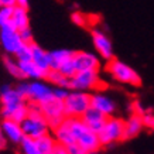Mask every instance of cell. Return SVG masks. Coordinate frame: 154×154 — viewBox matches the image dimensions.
I'll return each mask as SVG.
<instances>
[{"label":"cell","mask_w":154,"mask_h":154,"mask_svg":"<svg viewBox=\"0 0 154 154\" xmlns=\"http://www.w3.org/2000/svg\"><path fill=\"white\" fill-rule=\"evenodd\" d=\"M52 88L48 84L42 82V81H33L28 82L27 85V94L26 99L28 103H34V105H41V103L47 102L48 99H51Z\"/></svg>","instance_id":"cell-10"},{"label":"cell","mask_w":154,"mask_h":154,"mask_svg":"<svg viewBox=\"0 0 154 154\" xmlns=\"http://www.w3.org/2000/svg\"><path fill=\"white\" fill-rule=\"evenodd\" d=\"M45 79H47L50 84L55 85V88L69 89V86H71V79L69 78H66L65 75H62L60 71H57V69H50L48 71L47 75H45Z\"/></svg>","instance_id":"cell-22"},{"label":"cell","mask_w":154,"mask_h":154,"mask_svg":"<svg viewBox=\"0 0 154 154\" xmlns=\"http://www.w3.org/2000/svg\"><path fill=\"white\" fill-rule=\"evenodd\" d=\"M0 44L9 55H16L26 42L21 40L20 33L11 24L0 27Z\"/></svg>","instance_id":"cell-9"},{"label":"cell","mask_w":154,"mask_h":154,"mask_svg":"<svg viewBox=\"0 0 154 154\" xmlns=\"http://www.w3.org/2000/svg\"><path fill=\"white\" fill-rule=\"evenodd\" d=\"M102 85V81L99 78V71H79L71 78V91H91V89H99Z\"/></svg>","instance_id":"cell-8"},{"label":"cell","mask_w":154,"mask_h":154,"mask_svg":"<svg viewBox=\"0 0 154 154\" xmlns=\"http://www.w3.org/2000/svg\"><path fill=\"white\" fill-rule=\"evenodd\" d=\"M2 126V130H3V134H5L6 140L11 141L14 144H20L24 139V133L23 129H21V125L17 123L14 120H10V119H3V122L0 123Z\"/></svg>","instance_id":"cell-14"},{"label":"cell","mask_w":154,"mask_h":154,"mask_svg":"<svg viewBox=\"0 0 154 154\" xmlns=\"http://www.w3.org/2000/svg\"><path fill=\"white\" fill-rule=\"evenodd\" d=\"M6 146H7V140H6L3 130H2V126H0V150H5Z\"/></svg>","instance_id":"cell-35"},{"label":"cell","mask_w":154,"mask_h":154,"mask_svg":"<svg viewBox=\"0 0 154 154\" xmlns=\"http://www.w3.org/2000/svg\"><path fill=\"white\" fill-rule=\"evenodd\" d=\"M91 106L95 107L100 113H103L106 117L113 116V113L116 112V103L109 96L100 94V92L91 94Z\"/></svg>","instance_id":"cell-13"},{"label":"cell","mask_w":154,"mask_h":154,"mask_svg":"<svg viewBox=\"0 0 154 154\" xmlns=\"http://www.w3.org/2000/svg\"><path fill=\"white\" fill-rule=\"evenodd\" d=\"M92 42L99 55L105 61L115 60V52H113V45L110 38L103 33L102 30H92Z\"/></svg>","instance_id":"cell-11"},{"label":"cell","mask_w":154,"mask_h":154,"mask_svg":"<svg viewBox=\"0 0 154 154\" xmlns=\"http://www.w3.org/2000/svg\"><path fill=\"white\" fill-rule=\"evenodd\" d=\"M31 61L40 68V69L47 75L50 68V57H48V51H45L41 45H38L37 42H31Z\"/></svg>","instance_id":"cell-16"},{"label":"cell","mask_w":154,"mask_h":154,"mask_svg":"<svg viewBox=\"0 0 154 154\" xmlns=\"http://www.w3.org/2000/svg\"><path fill=\"white\" fill-rule=\"evenodd\" d=\"M57 71H60L62 75H65L66 78H72L75 74H76V69H75V65H74V61H72V58L71 60H68L66 62H64L62 65L60 66V69H57Z\"/></svg>","instance_id":"cell-26"},{"label":"cell","mask_w":154,"mask_h":154,"mask_svg":"<svg viewBox=\"0 0 154 154\" xmlns=\"http://www.w3.org/2000/svg\"><path fill=\"white\" fill-rule=\"evenodd\" d=\"M144 127L143 123V117L140 115H136L133 113L126 122H125V140L126 139H131L137 136L141 131V129Z\"/></svg>","instance_id":"cell-18"},{"label":"cell","mask_w":154,"mask_h":154,"mask_svg":"<svg viewBox=\"0 0 154 154\" xmlns=\"http://www.w3.org/2000/svg\"><path fill=\"white\" fill-rule=\"evenodd\" d=\"M65 149H66V151H68L69 154H86V151H85L79 144H76V143L68 146V147H65Z\"/></svg>","instance_id":"cell-32"},{"label":"cell","mask_w":154,"mask_h":154,"mask_svg":"<svg viewBox=\"0 0 154 154\" xmlns=\"http://www.w3.org/2000/svg\"><path fill=\"white\" fill-rule=\"evenodd\" d=\"M14 7H2L0 9V27L11 24V16H13Z\"/></svg>","instance_id":"cell-27"},{"label":"cell","mask_w":154,"mask_h":154,"mask_svg":"<svg viewBox=\"0 0 154 154\" xmlns=\"http://www.w3.org/2000/svg\"><path fill=\"white\" fill-rule=\"evenodd\" d=\"M71 19H72V21H74L76 26H81V27H85V26H86V17H85L81 11H74L72 16H71Z\"/></svg>","instance_id":"cell-29"},{"label":"cell","mask_w":154,"mask_h":154,"mask_svg":"<svg viewBox=\"0 0 154 154\" xmlns=\"http://www.w3.org/2000/svg\"><path fill=\"white\" fill-rule=\"evenodd\" d=\"M72 61H74L76 72H79V71H91V69L99 71V68H100L99 57H96L95 54L88 51H75Z\"/></svg>","instance_id":"cell-12"},{"label":"cell","mask_w":154,"mask_h":154,"mask_svg":"<svg viewBox=\"0 0 154 154\" xmlns=\"http://www.w3.org/2000/svg\"><path fill=\"white\" fill-rule=\"evenodd\" d=\"M86 154H98V151H91V153H86Z\"/></svg>","instance_id":"cell-38"},{"label":"cell","mask_w":154,"mask_h":154,"mask_svg":"<svg viewBox=\"0 0 154 154\" xmlns=\"http://www.w3.org/2000/svg\"><path fill=\"white\" fill-rule=\"evenodd\" d=\"M5 68L7 69L11 76H14L16 79H24L23 74H21V69H20L19 61L11 58V57H6L5 58Z\"/></svg>","instance_id":"cell-24"},{"label":"cell","mask_w":154,"mask_h":154,"mask_svg":"<svg viewBox=\"0 0 154 154\" xmlns=\"http://www.w3.org/2000/svg\"><path fill=\"white\" fill-rule=\"evenodd\" d=\"M64 107L66 117H82L91 107V94L82 91H69L64 100Z\"/></svg>","instance_id":"cell-4"},{"label":"cell","mask_w":154,"mask_h":154,"mask_svg":"<svg viewBox=\"0 0 154 154\" xmlns=\"http://www.w3.org/2000/svg\"><path fill=\"white\" fill-rule=\"evenodd\" d=\"M38 106H40V110H41L42 116L45 117V120L48 122V125H50L51 129H55L58 125H61L66 119L64 100L55 99L52 96L51 99H48L47 102L41 103Z\"/></svg>","instance_id":"cell-7"},{"label":"cell","mask_w":154,"mask_h":154,"mask_svg":"<svg viewBox=\"0 0 154 154\" xmlns=\"http://www.w3.org/2000/svg\"><path fill=\"white\" fill-rule=\"evenodd\" d=\"M141 117H143L144 126H147V127H150V129L154 130V115H151V113H144Z\"/></svg>","instance_id":"cell-33"},{"label":"cell","mask_w":154,"mask_h":154,"mask_svg":"<svg viewBox=\"0 0 154 154\" xmlns=\"http://www.w3.org/2000/svg\"><path fill=\"white\" fill-rule=\"evenodd\" d=\"M16 6L23 7V9H28V0H16Z\"/></svg>","instance_id":"cell-37"},{"label":"cell","mask_w":154,"mask_h":154,"mask_svg":"<svg viewBox=\"0 0 154 154\" xmlns=\"http://www.w3.org/2000/svg\"><path fill=\"white\" fill-rule=\"evenodd\" d=\"M82 122H84L85 125L91 129V130L94 131V133H96L98 134L99 131L103 129V126H105V122H106L107 117L103 115V113H100L99 110H96L95 107H89L88 110L82 115Z\"/></svg>","instance_id":"cell-15"},{"label":"cell","mask_w":154,"mask_h":154,"mask_svg":"<svg viewBox=\"0 0 154 154\" xmlns=\"http://www.w3.org/2000/svg\"><path fill=\"white\" fill-rule=\"evenodd\" d=\"M52 154H69V153L66 151V149L64 147V146L57 144V147H55V150H54V153Z\"/></svg>","instance_id":"cell-36"},{"label":"cell","mask_w":154,"mask_h":154,"mask_svg":"<svg viewBox=\"0 0 154 154\" xmlns=\"http://www.w3.org/2000/svg\"><path fill=\"white\" fill-rule=\"evenodd\" d=\"M21 129H23L24 137L35 140L38 137L50 133V125L45 120V117L42 116L40 106L34 105V103H28V115L21 123Z\"/></svg>","instance_id":"cell-3"},{"label":"cell","mask_w":154,"mask_h":154,"mask_svg":"<svg viewBox=\"0 0 154 154\" xmlns=\"http://www.w3.org/2000/svg\"><path fill=\"white\" fill-rule=\"evenodd\" d=\"M20 146H21V153H23V154H42L41 151L37 149L35 141L31 140V139L24 137L23 141L20 143Z\"/></svg>","instance_id":"cell-25"},{"label":"cell","mask_w":154,"mask_h":154,"mask_svg":"<svg viewBox=\"0 0 154 154\" xmlns=\"http://www.w3.org/2000/svg\"><path fill=\"white\" fill-rule=\"evenodd\" d=\"M31 44V42H30ZM30 44H24L20 48V51L16 54V60L17 61H31V45Z\"/></svg>","instance_id":"cell-28"},{"label":"cell","mask_w":154,"mask_h":154,"mask_svg":"<svg viewBox=\"0 0 154 154\" xmlns=\"http://www.w3.org/2000/svg\"><path fill=\"white\" fill-rule=\"evenodd\" d=\"M107 72L120 84L131 85V86H140L141 85V78L137 74V71L119 60H112L109 62Z\"/></svg>","instance_id":"cell-5"},{"label":"cell","mask_w":154,"mask_h":154,"mask_svg":"<svg viewBox=\"0 0 154 154\" xmlns=\"http://www.w3.org/2000/svg\"><path fill=\"white\" fill-rule=\"evenodd\" d=\"M2 7H16V0H0V9Z\"/></svg>","instance_id":"cell-34"},{"label":"cell","mask_w":154,"mask_h":154,"mask_svg":"<svg viewBox=\"0 0 154 154\" xmlns=\"http://www.w3.org/2000/svg\"><path fill=\"white\" fill-rule=\"evenodd\" d=\"M35 146H37V149L41 151L42 154H52L54 153V150L57 147V141L55 139L52 137V134H44L41 137H38L35 139Z\"/></svg>","instance_id":"cell-23"},{"label":"cell","mask_w":154,"mask_h":154,"mask_svg":"<svg viewBox=\"0 0 154 154\" xmlns=\"http://www.w3.org/2000/svg\"><path fill=\"white\" fill-rule=\"evenodd\" d=\"M68 94H69V89H66V88H52V95H54L55 99L65 100Z\"/></svg>","instance_id":"cell-30"},{"label":"cell","mask_w":154,"mask_h":154,"mask_svg":"<svg viewBox=\"0 0 154 154\" xmlns=\"http://www.w3.org/2000/svg\"><path fill=\"white\" fill-rule=\"evenodd\" d=\"M75 51H71V50H54V51L48 52V57H50V68L51 69H60V66L66 62L68 60H71L74 57Z\"/></svg>","instance_id":"cell-21"},{"label":"cell","mask_w":154,"mask_h":154,"mask_svg":"<svg viewBox=\"0 0 154 154\" xmlns=\"http://www.w3.org/2000/svg\"><path fill=\"white\" fill-rule=\"evenodd\" d=\"M66 120H68V126H69V130L76 144H79L86 153L99 151L102 146H100L98 134L91 130L82 122L81 117H66Z\"/></svg>","instance_id":"cell-2"},{"label":"cell","mask_w":154,"mask_h":154,"mask_svg":"<svg viewBox=\"0 0 154 154\" xmlns=\"http://www.w3.org/2000/svg\"><path fill=\"white\" fill-rule=\"evenodd\" d=\"M11 26H13L17 31L30 28V17H28L27 9L16 6L13 9V16H11Z\"/></svg>","instance_id":"cell-19"},{"label":"cell","mask_w":154,"mask_h":154,"mask_svg":"<svg viewBox=\"0 0 154 154\" xmlns=\"http://www.w3.org/2000/svg\"><path fill=\"white\" fill-rule=\"evenodd\" d=\"M0 113L3 119H10L21 123L28 115L27 99L10 85H3L0 88Z\"/></svg>","instance_id":"cell-1"},{"label":"cell","mask_w":154,"mask_h":154,"mask_svg":"<svg viewBox=\"0 0 154 154\" xmlns=\"http://www.w3.org/2000/svg\"><path fill=\"white\" fill-rule=\"evenodd\" d=\"M20 69L23 74L24 79H34V81H40V79H45V74L38 68L33 61H19Z\"/></svg>","instance_id":"cell-20"},{"label":"cell","mask_w":154,"mask_h":154,"mask_svg":"<svg viewBox=\"0 0 154 154\" xmlns=\"http://www.w3.org/2000/svg\"><path fill=\"white\" fill-rule=\"evenodd\" d=\"M19 33H20L21 40H23L26 44L33 42V33H31V28H26V30H21V31H19Z\"/></svg>","instance_id":"cell-31"},{"label":"cell","mask_w":154,"mask_h":154,"mask_svg":"<svg viewBox=\"0 0 154 154\" xmlns=\"http://www.w3.org/2000/svg\"><path fill=\"white\" fill-rule=\"evenodd\" d=\"M52 137L55 139L57 144L64 146V147H68V146H71V144H74L75 143L66 119L62 122L61 125H58L55 129H52Z\"/></svg>","instance_id":"cell-17"},{"label":"cell","mask_w":154,"mask_h":154,"mask_svg":"<svg viewBox=\"0 0 154 154\" xmlns=\"http://www.w3.org/2000/svg\"><path fill=\"white\" fill-rule=\"evenodd\" d=\"M100 146H109L116 141L125 140V120L120 117H107L103 129L98 133Z\"/></svg>","instance_id":"cell-6"}]
</instances>
